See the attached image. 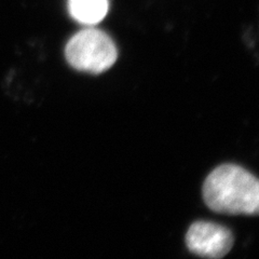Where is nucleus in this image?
<instances>
[{
    "label": "nucleus",
    "instance_id": "obj_1",
    "mask_svg": "<svg viewBox=\"0 0 259 259\" xmlns=\"http://www.w3.org/2000/svg\"><path fill=\"white\" fill-rule=\"evenodd\" d=\"M203 200L209 209L230 215H257L259 183L245 168L236 164L216 167L204 182Z\"/></svg>",
    "mask_w": 259,
    "mask_h": 259
},
{
    "label": "nucleus",
    "instance_id": "obj_2",
    "mask_svg": "<svg viewBox=\"0 0 259 259\" xmlns=\"http://www.w3.org/2000/svg\"><path fill=\"white\" fill-rule=\"evenodd\" d=\"M65 58L72 68L99 75L116 63L118 50L106 32L85 28L69 39L65 48Z\"/></svg>",
    "mask_w": 259,
    "mask_h": 259
},
{
    "label": "nucleus",
    "instance_id": "obj_3",
    "mask_svg": "<svg viewBox=\"0 0 259 259\" xmlns=\"http://www.w3.org/2000/svg\"><path fill=\"white\" fill-rule=\"evenodd\" d=\"M232 232L224 226L209 222L193 223L186 234V245L200 257L218 259L228 254L233 246Z\"/></svg>",
    "mask_w": 259,
    "mask_h": 259
},
{
    "label": "nucleus",
    "instance_id": "obj_4",
    "mask_svg": "<svg viewBox=\"0 0 259 259\" xmlns=\"http://www.w3.org/2000/svg\"><path fill=\"white\" fill-rule=\"evenodd\" d=\"M70 16L82 25L101 23L109 10V0H68Z\"/></svg>",
    "mask_w": 259,
    "mask_h": 259
}]
</instances>
